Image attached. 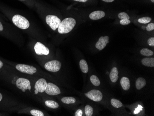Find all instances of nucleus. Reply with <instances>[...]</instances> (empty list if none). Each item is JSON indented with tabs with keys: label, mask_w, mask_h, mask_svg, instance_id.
I'll return each mask as SVG.
<instances>
[{
	"label": "nucleus",
	"mask_w": 154,
	"mask_h": 116,
	"mask_svg": "<svg viewBox=\"0 0 154 116\" xmlns=\"http://www.w3.org/2000/svg\"><path fill=\"white\" fill-rule=\"evenodd\" d=\"M20 1H25V0H20Z\"/></svg>",
	"instance_id": "38"
},
{
	"label": "nucleus",
	"mask_w": 154,
	"mask_h": 116,
	"mask_svg": "<svg viewBox=\"0 0 154 116\" xmlns=\"http://www.w3.org/2000/svg\"><path fill=\"white\" fill-rule=\"evenodd\" d=\"M61 101L66 104H71L75 103L76 99L73 97H65L61 99Z\"/></svg>",
	"instance_id": "19"
},
{
	"label": "nucleus",
	"mask_w": 154,
	"mask_h": 116,
	"mask_svg": "<svg viewBox=\"0 0 154 116\" xmlns=\"http://www.w3.org/2000/svg\"><path fill=\"white\" fill-rule=\"evenodd\" d=\"M141 62L144 66L147 67H154V58H145L143 59Z\"/></svg>",
	"instance_id": "15"
},
{
	"label": "nucleus",
	"mask_w": 154,
	"mask_h": 116,
	"mask_svg": "<svg viewBox=\"0 0 154 116\" xmlns=\"http://www.w3.org/2000/svg\"><path fill=\"white\" fill-rule=\"evenodd\" d=\"M85 95L94 101L99 102L103 99V94L101 91L96 89L91 90L85 93Z\"/></svg>",
	"instance_id": "6"
},
{
	"label": "nucleus",
	"mask_w": 154,
	"mask_h": 116,
	"mask_svg": "<svg viewBox=\"0 0 154 116\" xmlns=\"http://www.w3.org/2000/svg\"><path fill=\"white\" fill-rule=\"evenodd\" d=\"M3 99V95L1 93H0V101H1V99Z\"/></svg>",
	"instance_id": "35"
},
{
	"label": "nucleus",
	"mask_w": 154,
	"mask_h": 116,
	"mask_svg": "<svg viewBox=\"0 0 154 116\" xmlns=\"http://www.w3.org/2000/svg\"><path fill=\"white\" fill-rule=\"evenodd\" d=\"M76 21L72 18L65 19L59 25L58 31L60 34H66L70 32L75 26Z\"/></svg>",
	"instance_id": "1"
},
{
	"label": "nucleus",
	"mask_w": 154,
	"mask_h": 116,
	"mask_svg": "<svg viewBox=\"0 0 154 116\" xmlns=\"http://www.w3.org/2000/svg\"><path fill=\"white\" fill-rule=\"evenodd\" d=\"M83 115V111L80 109H78V110L76 111L75 113V116H82Z\"/></svg>",
	"instance_id": "30"
},
{
	"label": "nucleus",
	"mask_w": 154,
	"mask_h": 116,
	"mask_svg": "<svg viewBox=\"0 0 154 116\" xmlns=\"http://www.w3.org/2000/svg\"><path fill=\"white\" fill-rule=\"evenodd\" d=\"M121 86L122 89L125 91L128 90L130 87V81L129 78L126 77H123L121 80Z\"/></svg>",
	"instance_id": "14"
},
{
	"label": "nucleus",
	"mask_w": 154,
	"mask_h": 116,
	"mask_svg": "<svg viewBox=\"0 0 154 116\" xmlns=\"http://www.w3.org/2000/svg\"><path fill=\"white\" fill-rule=\"evenodd\" d=\"M111 105H113V107L116 108L121 107L123 106L122 103L120 101H118V99H112L111 100Z\"/></svg>",
	"instance_id": "22"
},
{
	"label": "nucleus",
	"mask_w": 154,
	"mask_h": 116,
	"mask_svg": "<svg viewBox=\"0 0 154 116\" xmlns=\"http://www.w3.org/2000/svg\"><path fill=\"white\" fill-rule=\"evenodd\" d=\"M146 30L147 31L151 32L152 31H153L154 29V24L153 23H149V24L147 26H146Z\"/></svg>",
	"instance_id": "28"
},
{
	"label": "nucleus",
	"mask_w": 154,
	"mask_h": 116,
	"mask_svg": "<svg viewBox=\"0 0 154 116\" xmlns=\"http://www.w3.org/2000/svg\"><path fill=\"white\" fill-rule=\"evenodd\" d=\"M45 104L48 107L52 109H56L59 107V104L56 102L53 101H47L45 102Z\"/></svg>",
	"instance_id": "18"
},
{
	"label": "nucleus",
	"mask_w": 154,
	"mask_h": 116,
	"mask_svg": "<svg viewBox=\"0 0 154 116\" xmlns=\"http://www.w3.org/2000/svg\"><path fill=\"white\" fill-rule=\"evenodd\" d=\"M90 80L92 84L95 86H98L100 84V81L99 80V78L95 75L91 76Z\"/></svg>",
	"instance_id": "21"
},
{
	"label": "nucleus",
	"mask_w": 154,
	"mask_h": 116,
	"mask_svg": "<svg viewBox=\"0 0 154 116\" xmlns=\"http://www.w3.org/2000/svg\"><path fill=\"white\" fill-rule=\"evenodd\" d=\"M148 44L151 46L154 47V38L151 37L148 40Z\"/></svg>",
	"instance_id": "29"
},
{
	"label": "nucleus",
	"mask_w": 154,
	"mask_h": 116,
	"mask_svg": "<svg viewBox=\"0 0 154 116\" xmlns=\"http://www.w3.org/2000/svg\"><path fill=\"white\" fill-rule=\"evenodd\" d=\"M34 50L38 55H48L49 53V48L40 42H37L36 44L34 46Z\"/></svg>",
	"instance_id": "7"
},
{
	"label": "nucleus",
	"mask_w": 154,
	"mask_h": 116,
	"mask_svg": "<svg viewBox=\"0 0 154 116\" xmlns=\"http://www.w3.org/2000/svg\"><path fill=\"white\" fill-rule=\"evenodd\" d=\"M47 84L48 83L45 79L41 78L36 82L34 87L35 89L37 90L39 92L42 93L45 91Z\"/></svg>",
	"instance_id": "10"
},
{
	"label": "nucleus",
	"mask_w": 154,
	"mask_h": 116,
	"mask_svg": "<svg viewBox=\"0 0 154 116\" xmlns=\"http://www.w3.org/2000/svg\"><path fill=\"white\" fill-rule=\"evenodd\" d=\"M151 20V18L149 17H144L142 18H139L138 19V22L139 23L142 24H147L149 23Z\"/></svg>",
	"instance_id": "24"
},
{
	"label": "nucleus",
	"mask_w": 154,
	"mask_h": 116,
	"mask_svg": "<svg viewBox=\"0 0 154 116\" xmlns=\"http://www.w3.org/2000/svg\"><path fill=\"white\" fill-rule=\"evenodd\" d=\"M16 86L18 88L25 92L27 90L28 87L31 86V82L29 80L25 78H19L16 81Z\"/></svg>",
	"instance_id": "9"
},
{
	"label": "nucleus",
	"mask_w": 154,
	"mask_h": 116,
	"mask_svg": "<svg viewBox=\"0 0 154 116\" xmlns=\"http://www.w3.org/2000/svg\"><path fill=\"white\" fill-rule=\"evenodd\" d=\"M146 81L144 78L139 77L137 80L136 82V87L138 90H140L145 86Z\"/></svg>",
	"instance_id": "16"
},
{
	"label": "nucleus",
	"mask_w": 154,
	"mask_h": 116,
	"mask_svg": "<svg viewBox=\"0 0 154 116\" xmlns=\"http://www.w3.org/2000/svg\"><path fill=\"white\" fill-rule=\"evenodd\" d=\"M79 66L82 71L84 73H87L88 72L89 67L86 61L84 59L80 60Z\"/></svg>",
	"instance_id": "17"
},
{
	"label": "nucleus",
	"mask_w": 154,
	"mask_h": 116,
	"mask_svg": "<svg viewBox=\"0 0 154 116\" xmlns=\"http://www.w3.org/2000/svg\"><path fill=\"white\" fill-rule=\"evenodd\" d=\"M85 114L86 116H92L93 113V109L92 107L89 105H86L85 107Z\"/></svg>",
	"instance_id": "23"
},
{
	"label": "nucleus",
	"mask_w": 154,
	"mask_h": 116,
	"mask_svg": "<svg viewBox=\"0 0 154 116\" xmlns=\"http://www.w3.org/2000/svg\"><path fill=\"white\" fill-rule=\"evenodd\" d=\"M16 68L18 70L22 73H25L31 75L33 74L37 71V68L34 66L23 64H17L16 66Z\"/></svg>",
	"instance_id": "5"
},
{
	"label": "nucleus",
	"mask_w": 154,
	"mask_h": 116,
	"mask_svg": "<svg viewBox=\"0 0 154 116\" xmlns=\"http://www.w3.org/2000/svg\"><path fill=\"white\" fill-rule=\"evenodd\" d=\"M119 72L118 68L116 67H113L111 70L109 74L110 80L113 82H116L119 78Z\"/></svg>",
	"instance_id": "13"
},
{
	"label": "nucleus",
	"mask_w": 154,
	"mask_h": 116,
	"mask_svg": "<svg viewBox=\"0 0 154 116\" xmlns=\"http://www.w3.org/2000/svg\"><path fill=\"white\" fill-rule=\"evenodd\" d=\"M31 114L34 116H44V114L40 111L37 110H32L30 111Z\"/></svg>",
	"instance_id": "25"
},
{
	"label": "nucleus",
	"mask_w": 154,
	"mask_h": 116,
	"mask_svg": "<svg viewBox=\"0 0 154 116\" xmlns=\"http://www.w3.org/2000/svg\"><path fill=\"white\" fill-rule=\"evenodd\" d=\"M118 17L121 19H130V17L125 12H121L119 13Z\"/></svg>",
	"instance_id": "26"
},
{
	"label": "nucleus",
	"mask_w": 154,
	"mask_h": 116,
	"mask_svg": "<svg viewBox=\"0 0 154 116\" xmlns=\"http://www.w3.org/2000/svg\"><path fill=\"white\" fill-rule=\"evenodd\" d=\"M3 62L1 61H0V69L3 67Z\"/></svg>",
	"instance_id": "34"
},
{
	"label": "nucleus",
	"mask_w": 154,
	"mask_h": 116,
	"mask_svg": "<svg viewBox=\"0 0 154 116\" xmlns=\"http://www.w3.org/2000/svg\"><path fill=\"white\" fill-rule=\"evenodd\" d=\"M151 1L152 3H154V0H151Z\"/></svg>",
	"instance_id": "37"
},
{
	"label": "nucleus",
	"mask_w": 154,
	"mask_h": 116,
	"mask_svg": "<svg viewBox=\"0 0 154 116\" xmlns=\"http://www.w3.org/2000/svg\"><path fill=\"white\" fill-rule=\"evenodd\" d=\"M140 53L143 56H147V57L151 56L154 55V52L147 48H144V49L141 50V51H140Z\"/></svg>",
	"instance_id": "20"
},
{
	"label": "nucleus",
	"mask_w": 154,
	"mask_h": 116,
	"mask_svg": "<svg viewBox=\"0 0 154 116\" xmlns=\"http://www.w3.org/2000/svg\"><path fill=\"white\" fill-rule=\"evenodd\" d=\"M61 62L57 60H52L46 62L44 65L46 70L50 72H56L61 68Z\"/></svg>",
	"instance_id": "4"
},
{
	"label": "nucleus",
	"mask_w": 154,
	"mask_h": 116,
	"mask_svg": "<svg viewBox=\"0 0 154 116\" xmlns=\"http://www.w3.org/2000/svg\"><path fill=\"white\" fill-rule=\"evenodd\" d=\"M105 13L102 11H96L92 12L89 15L90 19L92 20H98L103 18Z\"/></svg>",
	"instance_id": "12"
},
{
	"label": "nucleus",
	"mask_w": 154,
	"mask_h": 116,
	"mask_svg": "<svg viewBox=\"0 0 154 116\" xmlns=\"http://www.w3.org/2000/svg\"><path fill=\"white\" fill-rule=\"evenodd\" d=\"M12 21L16 26L21 29H26L30 26L29 21L25 17L19 15H16L12 18Z\"/></svg>",
	"instance_id": "2"
},
{
	"label": "nucleus",
	"mask_w": 154,
	"mask_h": 116,
	"mask_svg": "<svg viewBox=\"0 0 154 116\" xmlns=\"http://www.w3.org/2000/svg\"><path fill=\"white\" fill-rule=\"evenodd\" d=\"M74 1H79V2H82V3H85L88 0H73Z\"/></svg>",
	"instance_id": "32"
},
{
	"label": "nucleus",
	"mask_w": 154,
	"mask_h": 116,
	"mask_svg": "<svg viewBox=\"0 0 154 116\" xmlns=\"http://www.w3.org/2000/svg\"><path fill=\"white\" fill-rule=\"evenodd\" d=\"M3 26L1 22L0 21V32H3Z\"/></svg>",
	"instance_id": "31"
},
{
	"label": "nucleus",
	"mask_w": 154,
	"mask_h": 116,
	"mask_svg": "<svg viewBox=\"0 0 154 116\" xmlns=\"http://www.w3.org/2000/svg\"><path fill=\"white\" fill-rule=\"evenodd\" d=\"M109 42V37L108 36L101 37L96 44V48L99 50H101L105 48Z\"/></svg>",
	"instance_id": "11"
},
{
	"label": "nucleus",
	"mask_w": 154,
	"mask_h": 116,
	"mask_svg": "<svg viewBox=\"0 0 154 116\" xmlns=\"http://www.w3.org/2000/svg\"><path fill=\"white\" fill-rule=\"evenodd\" d=\"M46 21L47 24L49 25L50 28L54 31H55L58 27L60 23L61 22V19L55 15H48L46 17Z\"/></svg>",
	"instance_id": "3"
},
{
	"label": "nucleus",
	"mask_w": 154,
	"mask_h": 116,
	"mask_svg": "<svg viewBox=\"0 0 154 116\" xmlns=\"http://www.w3.org/2000/svg\"><path fill=\"white\" fill-rule=\"evenodd\" d=\"M38 93H39V92H38L37 90H36V89H35V95H37V94H38Z\"/></svg>",
	"instance_id": "36"
},
{
	"label": "nucleus",
	"mask_w": 154,
	"mask_h": 116,
	"mask_svg": "<svg viewBox=\"0 0 154 116\" xmlns=\"http://www.w3.org/2000/svg\"><path fill=\"white\" fill-rule=\"evenodd\" d=\"M45 92L49 95H56L61 93L60 89L55 84L52 83H48Z\"/></svg>",
	"instance_id": "8"
},
{
	"label": "nucleus",
	"mask_w": 154,
	"mask_h": 116,
	"mask_svg": "<svg viewBox=\"0 0 154 116\" xmlns=\"http://www.w3.org/2000/svg\"><path fill=\"white\" fill-rule=\"evenodd\" d=\"M103 1L105 2H106V3H111V2L114 1L115 0H103Z\"/></svg>",
	"instance_id": "33"
},
{
	"label": "nucleus",
	"mask_w": 154,
	"mask_h": 116,
	"mask_svg": "<svg viewBox=\"0 0 154 116\" xmlns=\"http://www.w3.org/2000/svg\"><path fill=\"white\" fill-rule=\"evenodd\" d=\"M131 23L129 19H121L120 20V24L122 25H127Z\"/></svg>",
	"instance_id": "27"
}]
</instances>
